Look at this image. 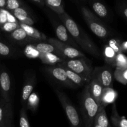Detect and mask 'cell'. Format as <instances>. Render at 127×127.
<instances>
[{
    "instance_id": "cell-20",
    "label": "cell",
    "mask_w": 127,
    "mask_h": 127,
    "mask_svg": "<svg viewBox=\"0 0 127 127\" xmlns=\"http://www.w3.org/2000/svg\"><path fill=\"white\" fill-rule=\"evenodd\" d=\"M118 53L115 50L114 48L110 45L109 44L106 45L104 48V53H103V57H104L105 60L106 61L108 64L112 66H115L116 65V58Z\"/></svg>"
},
{
    "instance_id": "cell-24",
    "label": "cell",
    "mask_w": 127,
    "mask_h": 127,
    "mask_svg": "<svg viewBox=\"0 0 127 127\" xmlns=\"http://www.w3.org/2000/svg\"><path fill=\"white\" fill-rule=\"evenodd\" d=\"M45 4L49 8L54 11L57 14H61L65 12L62 0H44Z\"/></svg>"
},
{
    "instance_id": "cell-6",
    "label": "cell",
    "mask_w": 127,
    "mask_h": 127,
    "mask_svg": "<svg viewBox=\"0 0 127 127\" xmlns=\"http://www.w3.org/2000/svg\"><path fill=\"white\" fill-rule=\"evenodd\" d=\"M48 42L53 45L59 50L61 57L64 60L74 59V58H86L82 52L70 45L61 42L59 40L53 38H49Z\"/></svg>"
},
{
    "instance_id": "cell-8",
    "label": "cell",
    "mask_w": 127,
    "mask_h": 127,
    "mask_svg": "<svg viewBox=\"0 0 127 127\" xmlns=\"http://www.w3.org/2000/svg\"><path fill=\"white\" fill-rule=\"evenodd\" d=\"M88 86L92 97L94 98L98 105H100L102 103V96L104 88L98 76L97 67L93 69L92 78L88 83Z\"/></svg>"
},
{
    "instance_id": "cell-22",
    "label": "cell",
    "mask_w": 127,
    "mask_h": 127,
    "mask_svg": "<svg viewBox=\"0 0 127 127\" xmlns=\"http://www.w3.org/2000/svg\"><path fill=\"white\" fill-rule=\"evenodd\" d=\"M90 4L94 12L99 17H106L108 15L107 7L99 0H90Z\"/></svg>"
},
{
    "instance_id": "cell-34",
    "label": "cell",
    "mask_w": 127,
    "mask_h": 127,
    "mask_svg": "<svg viewBox=\"0 0 127 127\" xmlns=\"http://www.w3.org/2000/svg\"><path fill=\"white\" fill-rule=\"evenodd\" d=\"M122 49L123 52H127V41L122 43Z\"/></svg>"
},
{
    "instance_id": "cell-33",
    "label": "cell",
    "mask_w": 127,
    "mask_h": 127,
    "mask_svg": "<svg viewBox=\"0 0 127 127\" xmlns=\"http://www.w3.org/2000/svg\"><path fill=\"white\" fill-rule=\"evenodd\" d=\"M118 9L120 14L127 20V0H122L120 1L118 4Z\"/></svg>"
},
{
    "instance_id": "cell-21",
    "label": "cell",
    "mask_w": 127,
    "mask_h": 127,
    "mask_svg": "<svg viewBox=\"0 0 127 127\" xmlns=\"http://www.w3.org/2000/svg\"><path fill=\"white\" fill-rule=\"evenodd\" d=\"M117 97V93L112 88H105L102 96V103L106 105L114 102Z\"/></svg>"
},
{
    "instance_id": "cell-9",
    "label": "cell",
    "mask_w": 127,
    "mask_h": 127,
    "mask_svg": "<svg viewBox=\"0 0 127 127\" xmlns=\"http://www.w3.org/2000/svg\"><path fill=\"white\" fill-rule=\"evenodd\" d=\"M12 109L11 101L0 99V127L12 126Z\"/></svg>"
},
{
    "instance_id": "cell-27",
    "label": "cell",
    "mask_w": 127,
    "mask_h": 127,
    "mask_svg": "<svg viewBox=\"0 0 127 127\" xmlns=\"http://www.w3.org/2000/svg\"><path fill=\"white\" fill-rule=\"evenodd\" d=\"M113 76L119 83L126 85L127 84V68L124 69L116 68Z\"/></svg>"
},
{
    "instance_id": "cell-32",
    "label": "cell",
    "mask_w": 127,
    "mask_h": 127,
    "mask_svg": "<svg viewBox=\"0 0 127 127\" xmlns=\"http://www.w3.org/2000/svg\"><path fill=\"white\" fill-rule=\"evenodd\" d=\"M39 104V97L36 93H31L27 102V105L31 110L34 111L37 109Z\"/></svg>"
},
{
    "instance_id": "cell-16",
    "label": "cell",
    "mask_w": 127,
    "mask_h": 127,
    "mask_svg": "<svg viewBox=\"0 0 127 127\" xmlns=\"http://www.w3.org/2000/svg\"><path fill=\"white\" fill-rule=\"evenodd\" d=\"M32 46L36 50L39 52V53H53L62 58L58 50L49 42V43L38 42V43H34Z\"/></svg>"
},
{
    "instance_id": "cell-5",
    "label": "cell",
    "mask_w": 127,
    "mask_h": 127,
    "mask_svg": "<svg viewBox=\"0 0 127 127\" xmlns=\"http://www.w3.org/2000/svg\"><path fill=\"white\" fill-rule=\"evenodd\" d=\"M56 93L62 107L64 109L70 125L72 127L80 126L81 122L78 112L67 95L59 89H56Z\"/></svg>"
},
{
    "instance_id": "cell-13",
    "label": "cell",
    "mask_w": 127,
    "mask_h": 127,
    "mask_svg": "<svg viewBox=\"0 0 127 127\" xmlns=\"http://www.w3.org/2000/svg\"><path fill=\"white\" fill-rule=\"evenodd\" d=\"M110 126L109 122L105 111V105L103 104L99 105L93 122V127H107Z\"/></svg>"
},
{
    "instance_id": "cell-31",
    "label": "cell",
    "mask_w": 127,
    "mask_h": 127,
    "mask_svg": "<svg viewBox=\"0 0 127 127\" xmlns=\"http://www.w3.org/2000/svg\"><path fill=\"white\" fill-rule=\"evenodd\" d=\"M19 125L21 127H30L29 122L26 114V107H22L19 114Z\"/></svg>"
},
{
    "instance_id": "cell-10",
    "label": "cell",
    "mask_w": 127,
    "mask_h": 127,
    "mask_svg": "<svg viewBox=\"0 0 127 127\" xmlns=\"http://www.w3.org/2000/svg\"><path fill=\"white\" fill-rule=\"evenodd\" d=\"M98 76L100 79L103 88L113 87V74L112 68L108 66L97 67Z\"/></svg>"
},
{
    "instance_id": "cell-4",
    "label": "cell",
    "mask_w": 127,
    "mask_h": 127,
    "mask_svg": "<svg viewBox=\"0 0 127 127\" xmlns=\"http://www.w3.org/2000/svg\"><path fill=\"white\" fill-rule=\"evenodd\" d=\"M59 64L65 66L67 68L77 73L89 83L92 78L93 68L91 66L90 63L86 60V58H74V59L64 60Z\"/></svg>"
},
{
    "instance_id": "cell-14",
    "label": "cell",
    "mask_w": 127,
    "mask_h": 127,
    "mask_svg": "<svg viewBox=\"0 0 127 127\" xmlns=\"http://www.w3.org/2000/svg\"><path fill=\"white\" fill-rule=\"evenodd\" d=\"M56 34L58 39L61 42L65 43L70 45H73L75 43L73 42V38H70L68 34V31L64 24H56L54 26Z\"/></svg>"
},
{
    "instance_id": "cell-11",
    "label": "cell",
    "mask_w": 127,
    "mask_h": 127,
    "mask_svg": "<svg viewBox=\"0 0 127 127\" xmlns=\"http://www.w3.org/2000/svg\"><path fill=\"white\" fill-rule=\"evenodd\" d=\"M0 91L2 97L6 101H11V79L8 73L5 71L0 73Z\"/></svg>"
},
{
    "instance_id": "cell-3",
    "label": "cell",
    "mask_w": 127,
    "mask_h": 127,
    "mask_svg": "<svg viewBox=\"0 0 127 127\" xmlns=\"http://www.w3.org/2000/svg\"><path fill=\"white\" fill-rule=\"evenodd\" d=\"M81 12L88 27L97 37L107 39L111 35L108 27L90 10L86 7H81Z\"/></svg>"
},
{
    "instance_id": "cell-19",
    "label": "cell",
    "mask_w": 127,
    "mask_h": 127,
    "mask_svg": "<svg viewBox=\"0 0 127 127\" xmlns=\"http://www.w3.org/2000/svg\"><path fill=\"white\" fill-rule=\"evenodd\" d=\"M57 65L61 66L63 67L64 68V69L65 70L66 73H67V75L68 76V79L71 81L73 83H74L76 86H85L86 84H88L87 82L86 81V80L85 79H83L81 76H80L79 74H78L77 73H75L74 71H73L72 70L70 69L69 68H67L65 66L62 65V64H57Z\"/></svg>"
},
{
    "instance_id": "cell-25",
    "label": "cell",
    "mask_w": 127,
    "mask_h": 127,
    "mask_svg": "<svg viewBox=\"0 0 127 127\" xmlns=\"http://www.w3.org/2000/svg\"><path fill=\"white\" fill-rule=\"evenodd\" d=\"M38 57L43 63L49 64H54L64 60L63 58L53 53H39Z\"/></svg>"
},
{
    "instance_id": "cell-36",
    "label": "cell",
    "mask_w": 127,
    "mask_h": 127,
    "mask_svg": "<svg viewBox=\"0 0 127 127\" xmlns=\"http://www.w3.org/2000/svg\"><path fill=\"white\" fill-rule=\"evenodd\" d=\"M6 0H0V9H5Z\"/></svg>"
},
{
    "instance_id": "cell-23",
    "label": "cell",
    "mask_w": 127,
    "mask_h": 127,
    "mask_svg": "<svg viewBox=\"0 0 127 127\" xmlns=\"http://www.w3.org/2000/svg\"><path fill=\"white\" fill-rule=\"evenodd\" d=\"M112 114L111 120L112 124L115 127H127V120L123 117H120L117 112L115 104H113L112 107Z\"/></svg>"
},
{
    "instance_id": "cell-26",
    "label": "cell",
    "mask_w": 127,
    "mask_h": 127,
    "mask_svg": "<svg viewBox=\"0 0 127 127\" xmlns=\"http://www.w3.org/2000/svg\"><path fill=\"white\" fill-rule=\"evenodd\" d=\"M13 55V50L12 47L7 43L0 40V57H10Z\"/></svg>"
},
{
    "instance_id": "cell-35",
    "label": "cell",
    "mask_w": 127,
    "mask_h": 127,
    "mask_svg": "<svg viewBox=\"0 0 127 127\" xmlns=\"http://www.w3.org/2000/svg\"><path fill=\"white\" fill-rule=\"evenodd\" d=\"M31 1H33V2H35V3L41 6H44V5L45 4V2L44 0H31Z\"/></svg>"
},
{
    "instance_id": "cell-12",
    "label": "cell",
    "mask_w": 127,
    "mask_h": 127,
    "mask_svg": "<svg viewBox=\"0 0 127 127\" xmlns=\"http://www.w3.org/2000/svg\"><path fill=\"white\" fill-rule=\"evenodd\" d=\"M35 84H36V78L34 75L26 78L22 88V97H21V102L24 105L23 107H26L27 100L33 91Z\"/></svg>"
},
{
    "instance_id": "cell-2",
    "label": "cell",
    "mask_w": 127,
    "mask_h": 127,
    "mask_svg": "<svg viewBox=\"0 0 127 127\" xmlns=\"http://www.w3.org/2000/svg\"><path fill=\"white\" fill-rule=\"evenodd\" d=\"M99 105L92 97L88 84L84 86L80 100V110L83 123L86 127H92Z\"/></svg>"
},
{
    "instance_id": "cell-18",
    "label": "cell",
    "mask_w": 127,
    "mask_h": 127,
    "mask_svg": "<svg viewBox=\"0 0 127 127\" xmlns=\"http://www.w3.org/2000/svg\"><path fill=\"white\" fill-rule=\"evenodd\" d=\"M19 23L20 27L23 28L26 31L29 37L31 39L33 40L34 42L35 41L43 40L46 39V37L45 35L40 32L39 31H37L36 29L34 28L33 27H32V26L20 23V22H19Z\"/></svg>"
},
{
    "instance_id": "cell-29",
    "label": "cell",
    "mask_w": 127,
    "mask_h": 127,
    "mask_svg": "<svg viewBox=\"0 0 127 127\" xmlns=\"http://www.w3.org/2000/svg\"><path fill=\"white\" fill-rule=\"evenodd\" d=\"M21 6H23V2L21 0H6L5 9L12 12Z\"/></svg>"
},
{
    "instance_id": "cell-7",
    "label": "cell",
    "mask_w": 127,
    "mask_h": 127,
    "mask_svg": "<svg viewBox=\"0 0 127 127\" xmlns=\"http://www.w3.org/2000/svg\"><path fill=\"white\" fill-rule=\"evenodd\" d=\"M45 70L57 83L70 88H75L77 87V86L68 79L65 70L63 67L59 65L50 66L46 67Z\"/></svg>"
},
{
    "instance_id": "cell-30",
    "label": "cell",
    "mask_w": 127,
    "mask_h": 127,
    "mask_svg": "<svg viewBox=\"0 0 127 127\" xmlns=\"http://www.w3.org/2000/svg\"><path fill=\"white\" fill-rule=\"evenodd\" d=\"M116 68L124 69L127 68V57L122 53H119L116 58Z\"/></svg>"
},
{
    "instance_id": "cell-17",
    "label": "cell",
    "mask_w": 127,
    "mask_h": 127,
    "mask_svg": "<svg viewBox=\"0 0 127 127\" xmlns=\"http://www.w3.org/2000/svg\"><path fill=\"white\" fill-rule=\"evenodd\" d=\"M9 37L11 40L19 43H25L27 42H29L30 41L33 40L29 37L26 31L21 27L10 32Z\"/></svg>"
},
{
    "instance_id": "cell-1",
    "label": "cell",
    "mask_w": 127,
    "mask_h": 127,
    "mask_svg": "<svg viewBox=\"0 0 127 127\" xmlns=\"http://www.w3.org/2000/svg\"><path fill=\"white\" fill-rule=\"evenodd\" d=\"M59 17L65 26L71 37L83 50L96 58L100 57L99 50L94 42L65 12L59 14Z\"/></svg>"
},
{
    "instance_id": "cell-28",
    "label": "cell",
    "mask_w": 127,
    "mask_h": 127,
    "mask_svg": "<svg viewBox=\"0 0 127 127\" xmlns=\"http://www.w3.org/2000/svg\"><path fill=\"white\" fill-rule=\"evenodd\" d=\"M19 27H20L19 23L16 22L8 21V22H6L1 25V29L7 33H10Z\"/></svg>"
},
{
    "instance_id": "cell-15",
    "label": "cell",
    "mask_w": 127,
    "mask_h": 127,
    "mask_svg": "<svg viewBox=\"0 0 127 127\" xmlns=\"http://www.w3.org/2000/svg\"><path fill=\"white\" fill-rule=\"evenodd\" d=\"M11 12L16 17V19L19 21V22L29 26H33L34 23L33 19L31 18L28 12H27V10L23 6L16 9Z\"/></svg>"
},
{
    "instance_id": "cell-37",
    "label": "cell",
    "mask_w": 127,
    "mask_h": 127,
    "mask_svg": "<svg viewBox=\"0 0 127 127\" xmlns=\"http://www.w3.org/2000/svg\"><path fill=\"white\" fill-rule=\"evenodd\" d=\"M81 1H83V2H85V1H86V0H81Z\"/></svg>"
},
{
    "instance_id": "cell-38",
    "label": "cell",
    "mask_w": 127,
    "mask_h": 127,
    "mask_svg": "<svg viewBox=\"0 0 127 127\" xmlns=\"http://www.w3.org/2000/svg\"></svg>"
}]
</instances>
